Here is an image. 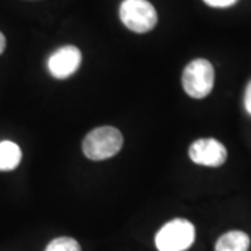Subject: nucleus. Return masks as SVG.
<instances>
[{
	"instance_id": "nucleus-1",
	"label": "nucleus",
	"mask_w": 251,
	"mask_h": 251,
	"mask_svg": "<svg viewBox=\"0 0 251 251\" xmlns=\"http://www.w3.org/2000/svg\"><path fill=\"white\" fill-rule=\"evenodd\" d=\"M123 147L122 133L110 126L90 131L82 141V152L91 161H105L115 156Z\"/></svg>"
},
{
	"instance_id": "nucleus-2",
	"label": "nucleus",
	"mask_w": 251,
	"mask_h": 251,
	"mask_svg": "<svg viewBox=\"0 0 251 251\" xmlns=\"http://www.w3.org/2000/svg\"><path fill=\"white\" fill-rule=\"evenodd\" d=\"M196 240V227L187 219H173L165 224L155 236L158 251H186Z\"/></svg>"
},
{
	"instance_id": "nucleus-3",
	"label": "nucleus",
	"mask_w": 251,
	"mask_h": 251,
	"mask_svg": "<svg viewBox=\"0 0 251 251\" xmlns=\"http://www.w3.org/2000/svg\"><path fill=\"white\" fill-rule=\"evenodd\" d=\"M214 67L205 59H196L188 63L181 75L183 88L188 97L194 99H202L209 95L214 88Z\"/></svg>"
},
{
	"instance_id": "nucleus-4",
	"label": "nucleus",
	"mask_w": 251,
	"mask_h": 251,
	"mask_svg": "<svg viewBox=\"0 0 251 251\" xmlns=\"http://www.w3.org/2000/svg\"><path fill=\"white\" fill-rule=\"evenodd\" d=\"M119 14L126 27L137 34L151 31L158 23L156 10L148 0H123Z\"/></svg>"
},
{
	"instance_id": "nucleus-5",
	"label": "nucleus",
	"mask_w": 251,
	"mask_h": 251,
	"mask_svg": "<svg viewBox=\"0 0 251 251\" xmlns=\"http://www.w3.org/2000/svg\"><path fill=\"white\" fill-rule=\"evenodd\" d=\"M190 159L202 166L218 168L224 165L227 158V151L222 143L215 138H201L191 144L188 150Z\"/></svg>"
},
{
	"instance_id": "nucleus-6",
	"label": "nucleus",
	"mask_w": 251,
	"mask_h": 251,
	"mask_svg": "<svg viewBox=\"0 0 251 251\" xmlns=\"http://www.w3.org/2000/svg\"><path fill=\"white\" fill-rule=\"evenodd\" d=\"M81 52L78 48L66 45L59 48L48 59V70L57 80H63L73 75L81 64Z\"/></svg>"
},
{
	"instance_id": "nucleus-7",
	"label": "nucleus",
	"mask_w": 251,
	"mask_h": 251,
	"mask_svg": "<svg viewBox=\"0 0 251 251\" xmlns=\"http://www.w3.org/2000/svg\"><path fill=\"white\" fill-rule=\"evenodd\" d=\"M250 237L240 230H232L222 234L215 244V251H249Z\"/></svg>"
},
{
	"instance_id": "nucleus-8",
	"label": "nucleus",
	"mask_w": 251,
	"mask_h": 251,
	"mask_svg": "<svg viewBox=\"0 0 251 251\" xmlns=\"http://www.w3.org/2000/svg\"><path fill=\"white\" fill-rule=\"evenodd\" d=\"M21 161V150L13 141H0V172L16 169Z\"/></svg>"
},
{
	"instance_id": "nucleus-9",
	"label": "nucleus",
	"mask_w": 251,
	"mask_h": 251,
	"mask_svg": "<svg viewBox=\"0 0 251 251\" xmlns=\"http://www.w3.org/2000/svg\"><path fill=\"white\" fill-rule=\"evenodd\" d=\"M45 251H81V246L73 237H57L46 246Z\"/></svg>"
},
{
	"instance_id": "nucleus-10",
	"label": "nucleus",
	"mask_w": 251,
	"mask_h": 251,
	"mask_svg": "<svg viewBox=\"0 0 251 251\" xmlns=\"http://www.w3.org/2000/svg\"><path fill=\"white\" fill-rule=\"evenodd\" d=\"M204 1L212 7H229L234 4L237 0H204Z\"/></svg>"
},
{
	"instance_id": "nucleus-11",
	"label": "nucleus",
	"mask_w": 251,
	"mask_h": 251,
	"mask_svg": "<svg viewBox=\"0 0 251 251\" xmlns=\"http://www.w3.org/2000/svg\"><path fill=\"white\" fill-rule=\"evenodd\" d=\"M244 108L246 112L251 116V81L246 87V92H244Z\"/></svg>"
},
{
	"instance_id": "nucleus-12",
	"label": "nucleus",
	"mask_w": 251,
	"mask_h": 251,
	"mask_svg": "<svg viewBox=\"0 0 251 251\" xmlns=\"http://www.w3.org/2000/svg\"><path fill=\"white\" fill-rule=\"evenodd\" d=\"M4 49H6V38L0 32V54L4 52Z\"/></svg>"
}]
</instances>
